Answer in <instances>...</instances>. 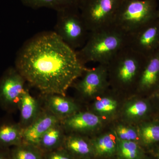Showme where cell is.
Wrapping results in <instances>:
<instances>
[{
    "mask_svg": "<svg viewBox=\"0 0 159 159\" xmlns=\"http://www.w3.org/2000/svg\"><path fill=\"white\" fill-rule=\"evenodd\" d=\"M139 139L147 145L159 142V123L147 122L139 126L138 129Z\"/></svg>",
    "mask_w": 159,
    "mask_h": 159,
    "instance_id": "cell-23",
    "label": "cell"
},
{
    "mask_svg": "<svg viewBox=\"0 0 159 159\" xmlns=\"http://www.w3.org/2000/svg\"><path fill=\"white\" fill-rule=\"evenodd\" d=\"M158 17L159 18V2L158 9Z\"/></svg>",
    "mask_w": 159,
    "mask_h": 159,
    "instance_id": "cell-29",
    "label": "cell"
},
{
    "mask_svg": "<svg viewBox=\"0 0 159 159\" xmlns=\"http://www.w3.org/2000/svg\"><path fill=\"white\" fill-rule=\"evenodd\" d=\"M117 148L120 156L124 159H139L142 155L141 149L135 141H122L118 139Z\"/></svg>",
    "mask_w": 159,
    "mask_h": 159,
    "instance_id": "cell-24",
    "label": "cell"
},
{
    "mask_svg": "<svg viewBox=\"0 0 159 159\" xmlns=\"http://www.w3.org/2000/svg\"><path fill=\"white\" fill-rule=\"evenodd\" d=\"M159 86V51L146 58L136 89L141 93L154 91Z\"/></svg>",
    "mask_w": 159,
    "mask_h": 159,
    "instance_id": "cell-12",
    "label": "cell"
},
{
    "mask_svg": "<svg viewBox=\"0 0 159 159\" xmlns=\"http://www.w3.org/2000/svg\"><path fill=\"white\" fill-rule=\"evenodd\" d=\"M61 122L57 117L45 108L32 123L24 129L23 142L38 146L43 136L55 124Z\"/></svg>",
    "mask_w": 159,
    "mask_h": 159,
    "instance_id": "cell-11",
    "label": "cell"
},
{
    "mask_svg": "<svg viewBox=\"0 0 159 159\" xmlns=\"http://www.w3.org/2000/svg\"><path fill=\"white\" fill-rule=\"evenodd\" d=\"M81 79L73 85L84 98H92L104 93L109 85L107 65L99 64L93 69H86Z\"/></svg>",
    "mask_w": 159,
    "mask_h": 159,
    "instance_id": "cell-9",
    "label": "cell"
},
{
    "mask_svg": "<svg viewBox=\"0 0 159 159\" xmlns=\"http://www.w3.org/2000/svg\"><path fill=\"white\" fill-rule=\"evenodd\" d=\"M0 159H11L10 148H0Z\"/></svg>",
    "mask_w": 159,
    "mask_h": 159,
    "instance_id": "cell-27",
    "label": "cell"
},
{
    "mask_svg": "<svg viewBox=\"0 0 159 159\" xmlns=\"http://www.w3.org/2000/svg\"><path fill=\"white\" fill-rule=\"evenodd\" d=\"M27 82L15 67L7 69L0 78V106L7 111L18 108Z\"/></svg>",
    "mask_w": 159,
    "mask_h": 159,
    "instance_id": "cell-7",
    "label": "cell"
},
{
    "mask_svg": "<svg viewBox=\"0 0 159 159\" xmlns=\"http://www.w3.org/2000/svg\"><path fill=\"white\" fill-rule=\"evenodd\" d=\"M15 67L42 95H62L87 68L76 51L54 31L40 32L24 43L17 52Z\"/></svg>",
    "mask_w": 159,
    "mask_h": 159,
    "instance_id": "cell-1",
    "label": "cell"
},
{
    "mask_svg": "<svg viewBox=\"0 0 159 159\" xmlns=\"http://www.w3.org/2000/svg\"><path fill=\"white\" fill-rule=\"evenodd\" d=\"M123 1L80 0V11L89 32L112 25Z\"/></svg>",
    "mask_w": 159,
    "mask_h": 159,
    "instance_id": "cell-6",
    "label": "cell"
},
{
    "mask_svg": "<svg viewBox=\"0 0 159 159\" xmlns=\"http://www.w3.org/2000/svg\"><path fill=\"white\" fill-rule=\"evenodd\" d=\"M127 34L126 47L149 57L159 51V18Z\"/></svg>",
    "mask_w": 159,
    "mask_h": 159,
    "instance_id": "cell-8",
    "label": "cell"
},
{
    "mask_svg": "<svg viewBox=\"0 0 159 159\" xmlns=\"http://www.w3.org/2000/svg\"><path fill=\"white\" fill-rule=\"evenodd\" d=\"M61 148L76 159L89 157L94 153L91 141L77 134L66 135Z\"/></svg>",
    "mask_w": 159,
    "mask_h": 159,
    "instance_id": "cell-15",
    "label": "cell"
},
{
    "mask_svg": "<svg viewBox=\"0 0 159 159\" xmlns=\"http://www.w3.org/2000/svg\"><path fill=\"white\" fill-rule=\"evenodd\" d=\"M44 159H76L62 148L44 153Z\"/></svg>",
    "mask_w": 159,
    "mask_h": 159,
    "instance_id": "cell-26",
    "label": "cell"
},
{
    "mask_svg": "<svg viewBox=\"0 0 159 159\" xmlns=\"http://www.w3.org/2000/svg\"><path fill=\"white\" fill-rule=\"evenodd\" d=\"M11 159H44V153L38 146L23 143L10 148Z\"/></svg>",
    "mask_w": 159,
    "mask_h": 159,
    "instance_id": "cell-20",
    "label": "cell"
},
{
    "mask_svg": "<svg viewBox=\"0 0 159 159\" xmlns=\"http://www.w3.org/2000/svg\"><path fill=\"white\" fill-rule=\"evenodd\" d=\"M158 157L159 158V151L158 153Z\"/></svg>",
    "mask_w": 159,
    "mask_h": 159,
    "instance_id": "cell-30",
    "label": "cell"
},
{
    "mask_svg": "<svg viewBox=\"0 0 159 159\" xmlns=\"http://www.w3.org/2000/svg\"><path fill=\"white\" fill-rule=\"evenodd\" d=\"M127 34L112 25L89 33L86 42L76 51L84 65L95 62L107 65L121 49L127 46Z\"/></svg>",
    "mask_w": 159,
    "mask_h": 159,
    "instance_id": "cell-2",
    "label": "cell"
},
{
    "mask_svg": "<svg viewBox=\"0 0 159 159\" xmlns=\"http://www.w3.org/2000/svg\"><path fill=\"white\" fill-rule=\"evenodd\" d=\"M57 13L54 33L73 50L81 48L87 40L89 31L79 7L66 8Z\"/></svg>",
    "mask_w": 159,
    "mask_h": 159,
    "instance_id": "cell-5",
    "label": "cell"
},
{
    "mask_svg": "<svg viewBox=\"0 0 159 159\" xmlns=\"http://www.w3.org/2000/svg\"><path fill=\"white\" fill-rule=\"evenodd\" d=\"M44 108L61 121L79 111L76 102L66 95L60 94L42 95Z\"/></svg>",
    "mask_w": 159,
    "mask_h": 159,
    "instance_id": "cell-13",
    "label": "cell"
},
{
    "mask_svg": "<svg viewBox=\"0 0 159 159\" xmlns=\"http://www.w3.org/2000/svg\"><path fill=\"white\" fill-rule=\"evenodd\" d=\"M65 132L86 134L98 129L102 124V118L93 112L79 111L61 121Z\"/></svg>",
    "mask_w": 159,
    "mask_h": 159,
    "instance_id": "cell-10",
    "label": "cell"
},
{
    "mask_svg": "<svg viewBox=\"0 0 159 159\" xmlns=\"http://www.w3.org/2000/svg\"><path fill=\"white\" fill-rule=\"evenodd\" d=\"M149 109L148 102L142 99H135L126 103L124 108V115L127 119L134 121L145 116Z\"/></svg>",
    "mask_w": 159,
    "mask_h": 159,
    "instance_id": "cell-21",
    "label": "cell"
},
{
    "mask_svg": "<svg viewBox=\"0 0 159 159\" xmlns=\"http://www.w3.org/2000/svg\"><path fill=\"white\" fill-rule=\"evenodd\" d=\"M115 133L117 139L122 141L136 142L139 139L138 130L128 125L122 124L117 125Z\"/></svg>",
    "mask_w": 159,
    "mask_h": 159,
    "instance_id": "cell-25",
    "label": "cell"
},
{
    "mask_svg": "<svg viewBox=\"0 0 159 159\" xmlns=\"http://www.w3.org/2000/svg\"><path fill=\"white\" fill-rule=\"evenodd\" d=\"M158 0H123L113 25L126 34L158 17Z\"/></svg>",
    "mask_w": 159,
    "mask_h": 159,
    "instance_id": "cell-4",
    "label": "cell"
},
{
    "mask_svg": "<svg viewBox=\"0 0 159 159\" xmlns=\"http://www.w3.org/2000/svg\"><path fill=\"white\" fill-rule=\"evenodd\" d=\"M24 6L34 9L48 8L56 11L70 7H79L80 0H20Z\"/></svg>",
    "mask_w": 159,
    "mask_h": 159,
    "instance_id": "cell-18",
    "label": "cell"
},
{
    "mask_svg": "<svg viewBox=\"0 0 159 159\" xmlns=\"http://www.w3.org/2000/svg\"><path fill=\"white\" fill-rule=\"evenodd\" d=\"M118 107L116 100L111 97H103L95 101L93 112L102 117H110L115 115Z\"/></svg>",
    "mask_w": 159,
    "mask_h": 159,
    "instance_id": "cell-22",
    "label": "cell"
},
{
    "mask_svg": "<svg viewBox=\"0 0 159 159\" xmlns=\"http://www.w3.org/2000/svg\"><path fill=\"white\" fill-rule=\"evenodd\" d=\"M18 109L20 114V125L25 129L31 125L39 116L42 109L39 102L26 88L20 98Z\"/></svg>",
    "mask_w": 159,
    "mask_h": 159,
    "instance_id": "cell-14",
    "label": "cell"
},
{
    "mask_svg": "<svg viewBox=\"0 0 159 159\" xmlns=\"http://www.w3.org/2000/svg\"><path fill=\"white\" fill-rule=\"evenodd\" d=\"M159 2V0H158Z\"/></svg>",
    "mask_w": 159,
    "mask_h": 159,
    "instance_id": "cell-31",
    "label": "cell"
},
{
    "mask_svg": "<svg viewBox=\"0 0 159 159\" xmlns=\"http://www.w3.org/2000/svg\"><path fill=\"white\" fill-rule=\"evenodd\" d=\"M65 131L61 122L51 127L42 137L38 147L44 153L62 148Z\"/></svg>",
    "mask_w": 159,
    "mask_h": 159,
    "instance_id": "cell-17",
    "label": "cell"
},
{
    "mask_svg": "<svg viewBox=\"0 0 159 159\" xmlns=\"http://www.w3.org/2000/svg\"><path fill=\"white\" fill-rule=\"evenodd\" d=\"M114 134L107 133L102 135L91 141L94 153L101 156L113 154L117 148V137Z\"/></svg>",
    "mask_w": 159,
    "mask_h": 159,
    "instance_id": "cell-19",
    "label": "cell"
},
{
    "mask_svg": "<svg viewBox=\"0 0 159 159\" xmlns=\"http://www.w3.org/2000/svg\"><path fill=\"white\" fill-rule=\"evenodd\" d=\"M155 95V97H157V99H158L159 100V86L154 91Z\"/></svg>",
    "mask_w": 159,
    "mask_h": 159,
    "instance_id": "cell-28",
    "label": "cell"
},
{
    "mask_svg": "<svg viewBox=\"0 0 159 159\" xmlns=\"http://www.w3.org/2000/svg\"><path fill=\"white\" fill-rule=\"evenodd\" d=\"M23 131L19 123L9 122L0 124V148H10L23 143Z\"/></svg>",
    "mask_w": 159,
    "mask_h": 159,
    "instance_id": "cell-16",
    "label": "cell"
},
{
    "mask_svg": "<svg viewBox=\"0 0 159 159\" xmlns=\"http://www.w3.org/2000/svg\"><path fill=\"white\" fill-rule=\"evenodd\" d=\"M146 58L128 47L121 49L107 65L109 84L122 89H136Z\"/></svg>",
    "mask_w": 159,
    "mask_h": 159,
    "instance_id": "cell-3",
    "label": "cell"
}]
</instances>
